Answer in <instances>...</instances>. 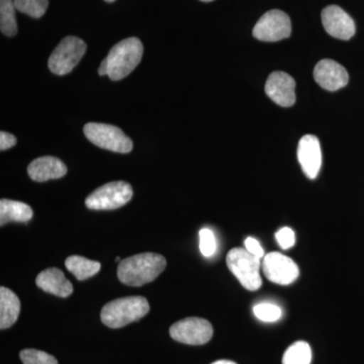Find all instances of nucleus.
<instances>
[{
  "label": "nucleus",
  "instance_id": "obj_1",
  "mask_svg": "<svg viewBox=\"0 0 364 364\" xmlns=\"http://www.w3.org/2000/svg\"><path fill=\"white\" fill-rule=\"evenodd\" d=\"M142 57V42L138 38H128L112 48L100 64L98 73L109 76L112 80H121L140 64Z\"/></svg>",
  "mask_w": 364,
  "mask_h": 364
},
{
  "label": "nucleus",
  "instance_id": "obj_2",
  "mask_svg": "<svg viewBox=\"0 0 364 364\" xmlns=\"http://www.w3.org/2000/svg\"><path fill=\"white\" fill-rule=\"evenodd\" d=\"M166 259L157 253L136 254L119 263L117 277L122 284L141 287L156 279L166 268Z\"/></svg>",
  "mask_w": 364,
  "mask_h": 364
},
{
  "label": "nucleus",
  "instance_id": "obj_3",
  "mask_svg": "<svg viewBox=\"0 0 364 364\" xmlns=\"http://www.w3.org/2000/svg\"><path fill=\"white\" fill-rule=\"evenodd\" d=\"M150 311L149 303L144 296H127L109 301L102 308L100 318L112 329L136 322Z\"/></svg>",
  "mask_w": 364,
  "mask_h": 364
},
{
  "label": "nucleus",
  "instance_id": "obj_4",
  "mask_svg": "<svg viewBox=\"0 0 364 364\" xmlns=\"http://www.w3.org/2000/svg\"><path fill=\"white\" fill-rule=\"evenodd\" d=\"M227 265L246 289L254 291L260 289L262 284L260 258L249 253L246 249L234 248L228 253Z\"/></svg>",
  "mask_w": 364,
  "mask_h": 364
},
{
  "label": "nucleus",
  "instance_id": "obj_5",
  "mask_svg": "<svg viewBox=\"0 0 364 364\" xmlns=\"http://www.w3.org/2000/svg\"><path fill=\"white\" fill-rule=\"evenodd\" d=\"M133 198L128 182L114 181L95 189L85 200L86 207L93 210H111L123 207Z\"/></svg>",
  "mask_w": 364,
  "mask_h": 364
},
{
  "label": "nucleus",
  "instance_id": "obj_6",
  "mask_svg": "<svg viewBox=\"0 0 364 364\" xmlns=\"http://www.w3.org/2000/svg\"><path fill=\"white\" fill-rule=\"evenodd\" d=\"M85 135L93 145L116 153H129L133 142L121 129L109 124L88 123L83 129Z\"/></svg>",
  "mask_w": 364,
  "mask_h": 364
},
{
  "label": "nucleus",
  "instance_id": "obj_7",
  "mask_svg": "<svg viewBox=\"0 0 364 364\" xmlns=\"http://www.w3.org/2000/svg\"><path fill=\"white\" fill-rule=\"evenodd\" d=\"M85 52V43L79 38L69 36L55 48L48 61V66L56 75H66L77 66Z\"/></svg>",
  "mask_w": 364,
  "mask_h": 364
},
{
  "label": "nucleus",
  "instance_id": "obj_8",
  "mask_svg": "<svg viewBox=\"0 0 364 364\" xmlns=\"http://www.w3.org/2000/svg\"><path fill=\"white\" fill-rule=\"evenodd\" d=\"M170 336L177 342L188 345H203L213 337V326L205 318L191 317L174 323Z\"/></svg>",
  "mask_w": 364,
  "mask_h": 364
},
{
  "label": "nucleus",
  "instance_id": "obj_9",
  "mask_svg": "<svg viewBox=\"0 0 364 364\" xmlns=\"http://www.w3.org/2000/svg\"><path fill=\"white\" fill-rule=\"evenodd\" d=\"M291 23L289 16L279 9H272L261 16L253 28V36L263 42H277L291 36Z\"/></svg>",
  "mask_w": 364,
  "mask_h": 364
},
{
  "label": "nucleus",
  "instance_id": "obj_10",
  "mask_svg": "<svg viewBox=\"0 0 364 364\" xmlns=\"http://www.w3.org/2000/svg\"><path fill=\"white\" fill-rule=\"evenodd\" d=\"M262 269L268 280L280 286L293 284L299 274L296 263L279 252L268 253L263 257Z\"/></svg>",
  "mask_w": 364,
  "mask_h": 364
},
{
  "label": "nucleus",
  "instance_id": "obj_11",
  "mask_svg": "<svg viewBox=\"0 0 364 364\" xmlns=\"http://www.w3.org/2000/svg\"><path fill=\"white\" fill-rule=\"evenodd\" d=\"M265 92L280 107H291L296 102V81L286 72H272L265 85Z\"/></svg>",
  "mask_w": 364,
  "mask_h": 364
},
{
  "label": "nucleus",
  "instance_id": "obj_12",
  "mask_svg": "<svg viewBox=\"0 0 364 364\" xmlns=\"http://www.w3.org/2000/svg\"><path fill=\"white\" fill-rule=\"evenodd\" d=\"M322 21L326 32L339 40H350L355 35V23L341 7L330 6L322 11Z\"/></svg>",
  "mask_w": 364,
  "mask_h": 364
},
{
  "label": "nucleus",
  "instance_id": "obj_13",
  "mask_svg": "<svg viewBox=\"0 0 364 364\" xmlns=\"http://www.w3.org/2000/svg\"><path fill=\"white\" fill-rule=\"evenodd\" d=\"M316 82L326 90L336 91L348 85V72L331 59L321 60L314 70Z\"/></svg>",
  "mask_w": 364,
  "mask_h": 364
},
{
  "label": "nucleus",
  "instance_id": "obj_14",
  "mask_svg": "<svg viewBox=\"0 0 364 364\" xmlns=\"http://www.w3.org/2000/svg\"><path fill=\"white\" fill-rule=\"evenodd\" d=\"M298 159L306 177L315 179L322 166V151L317 136H301L298 146Z\"/></svg>",
  "mask_w": 364,
  "mask_h": 364
},
{
  "label": "nucleus",
  "instance_id": "obj_15",
  "mask_svg": "<svg viewBox=\"0 0 364 364\" xmlns=\"http://www.w3.org/2000/svg\"><path fill=\"white\" fill-rule=\"evenodd\" d=\"M66 173V165L58 158L53 156L37 158L28 167V176L37 182L59 179Z\"/></svg>",
  "mask_w": 364,
  "mask_h": 364
},
{
  "label": "nucleus",
  "instance_id": "obj_16",
  "mask_svg": "<svg viewBox=\"0 0 364 364\" xmlns=\"http://www.w3.org/2000/svg\"><path fill=\"white\" fill-rule=\"evenodd\" d=\"M36 284L46 293L60 298H68L73 293L71 282L66 279L62 270L56 267L47 268L41 272L36 279Z\"/></svg>",
  "mask_w": 364,
  "mask_h": 364
},
{
  "label": "nucleus",
  "instance_id": "obj_17",
  "mask_svg": "<svg viewBox=\"0 0 364 364\" xmlns=\"http://www.w3.org/2000/svg\"><path fill=\"white\" fill-rule=\"evenodd\" d=\"M21 313V301L16 294L7 287H0V329L11 327Z\"/></svg>",
  "mask_w": 364,
  "mask_h": 364
},
{
  "label": "nucleus",
  "instance_id": "obj_18",
  "mask_svg": "<svg viewBox=\"0 0 364 364\" xmlns=\"http://www.w3.org/2000/svg\"><path fill=\"white\" fill-rule=\"evenodd\" d=\"M33 218V210L25 203L16 200H0V225L4 226L7 223H26Z\"/></svg>",
  "mask_w": 364,
  "mask_h": 364
},
{
  "label": "nucleus",
  "instance_id": "obj_19",
  "mask_svg": "<svg viewBox=\"0 0 364 364\" xmlns=\"http://www.w3.org/2000/svg\"><path fill=\"white\" fill-rule=\"evenodd\" d=\"M65 265L67 269L78 280H85L95 277L102 268L98 261L90 260L78 255L67 258Z\"/></svg>",
  "mask_w": 364,
  "mask_h": 364
},
{
  "label": "nucleus",
  "instance_id": "obj_20",
  "mask_svg": "<svg viewBox=\"0 0 364 364\" xmlns=\"http://www.w3.org/2000/svg\"><path fill=\"white\" fill-rule=\"evenodd\" d=\"M14 0H0V30L7 37H14L18 33Z\"/></svg>",
  "mask_w": 364,
  "mask_h": 364
},
{
  "label": "nucleus",
  "instance_id": "obj_21",
  "mask_svg": "<svg viewBox=\"0 0 364 364\" xmlns=\"http://www.w3.org/2000/svg\"><path fill=\"white\" fill-rule=\"evenodd\" d=\"M312 361V349L305 341L294 342L282 358V364H311Z\"/></svg>",
  "mask_w": 364,
  "mask_h": 364
},
{
  "label": "nucleus",
  "instance_id": "obj_22",
  "mask_svg": "<svg viewBox=\"0 0 364 364\" xmlns=\"http://www.w3.org/2000/svg\"><path fill=\"white\" fill-rule=\"evenodd\" d=\"M14 2L18 11L33 18H40L44 16L49 6L48 0H14Z\"/></svg>",
  "mask_w": 364,
  "mask_h": 364
},
{
  "label": "nucleus",
  "instance_id": "obj_23",
  "mask_svg": "<svg viewBox=\"0 0 364 364\" xmlns=\"http://www.w3.org/2000/svg\"><path fill=\"white\" fill-rule=\"evenodd\" d=\"M254 315L262 322L273 323L279 321L282 316V309L274 304H258L253 308Z\"/></svg>",
  "mask_w": 364,
  "mask_h": 364
},
{
  "label": "nucleus",
  "instance_id": "obj_24",
  "mask_svg": "<svg viewBox=\"0 0 364 364\" xmlns=\"http://www.w3.org/2000/svg\"><path fill=\"white\" fill-rule=\"evenodd\" d=\"M20 358L23 364H58L54 356L37 349H23Z\"/></svg>",
  "mask_w": 364,
  "mask_h": 364
},
{
  "label": "nucleus",
  "instance_id": "obj_25",
  "mask_svg": "<svg viewBox=\"0 0 364 364\" xmlns=\"http://www.w3.org/2000/svg\"><path fill=\"white\" fill-rule=\"evenodd\" d=\"M200 250L205 257H212L217 250L215 234L208 228L200 231Z\"/></svg>",
  "mask_w": 364,
  "mask_h": 364
},
{
  "label": "nucleus",
  "instance_id": "obj_26",
  "mask_svg": "<svg viewBox=\"0 0 364 364\" xmlns=\"http://www.w3.org/2000/svg\"><path fill=\"white\" fill-rule=\"evenodd\" d=\"M277 243L284 250L293 247L296 244V234L291 228L284 227L275 234Z\"/></svg>",
  "mask_w": 364,
  "mask_h": 364
},
{
  "label": "nucleus",
  "instance_id": "obj_27",
  "mask_svg": "<svg viewBox=\"0 0 364 364\" xmlns=\"http://www.w3.org/2000/svg\"><path fill=\"white\" fill-rule=\"evenodd\" d=\"M245 249L249 253L252 254V255L256 256V257L260 258V259L264 257V250L261 247L259 242L252 238V237H248V238L246 239Z\"/></svg>",
  "mask_w": 364,
  "mask_h": 364
},
{
  "label": "nucleus",
  "instance_id": "obj_28",
  "mask_svg": "<svg viewBox=\"0 0 364 364\" xmlns=\"http://www.w3.org/2000/svg\"><path fill=\"white\" fill-rule=\"evenodd\" d=\"M16 144V136L4 131L0 133V150L4 151L11 149V148H13Z\"/></svg>",
  "mask_w": 364,
  "mask_h": 364
},
{
  "label": "nucleus",
  "instance_id": "obj_29",
  "mask_svg": "<svg viewBox=\"0 0 364 364\" xmlns=\"http://www.w3.org/2000/svg\"><path fill=\"white\" fill-rule=\"evenodd\" d=\"M212 364H237V363H235L234 361H231V360H218V361H215V363H212Z\"/></svg>",
  "mask_w": 364,
  "mask_h": 364
},
{
  "label": "nucleus",
  "instance_id": "obj_30",
  "mask_svg": "<svg viewBox=\"0 0 364 364\" xmlns=\"http://www.w3.org/2000/svg\"><path fill=\"white\" fill-rule=\"evenodd\" d=\"M200 1L210 2V1H213V0H200Z\"/></svg>",
  "mask_w": 364,
  "mask_h": 364
},
{
  "label": "nucleus",
  "instance_id": "obj_31",
  "mask_svg": "<svg viewBox=\"0 0 364 364\" xmlns=\"http://www.w3.org/2000/svg\"><path fill=\"white\" fill-rule=\"evenodd\" d=\"M105 1H107V2H114V1H116V0H105Z\"/></svg>",
  "mask_w": 364,
  "mask_h": 364
}]
</instances>
